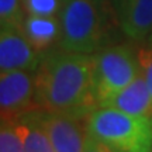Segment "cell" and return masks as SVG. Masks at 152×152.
<instances>
[{
    "instance_id": "cell-14",
    "label": "cell",
    "mask_w": 152,
    "mask_h": 152,
    "mask_svg": "<svg viewBox=\"0 0 152 152\" xmlns=\"http://www.w3.org/2000/svg\"><path fill=\"white\" fill-rule=\"evenodd\" d=\"M24 11L28 16L58 17L65 0H21Z\"/></svg>"
},
{
    "instance_id": "cell-1",
    "label": "cell",
    "mask_w": 152,
    "mask_h": 152,
    "mask_svg": "<svg viewBox=\"0 0 152 152\" xmlns=\"http://www.w3.org/2000/svg\"><path fill=\"white\" fill-rule=\"evenodd\" d=\"M35 106L47 113L89 117L97 102L93 93L92 55L51 49L35 71Z\"/></svg>"
},
{
    "instance_id": "cell-11",
    "label": "cell",
    "mask_w": 152,
    "mask_h": 152,
    "mask_svg": "<svg viewBox=\"0 0 152 152\" xmlns=\"http://www.w3.org/2000/svg\"><path fill=\"white\" fill-rule=\"evenodd\" d=\"M26 152H55L48 132L41 121V111L34 110L16 121Z\"/></svg>"
},
{
    "instance_id": "cell-4",
    "label": "cell",
    "mask_w": 152,
    "mask_h": 152,
    "mask_svg": "<svg viewBox=\"0 0 152 152\" xmlns=\"http://www.w3.org/2000/svg\"><path fill=\"white\" fill-rule=\"evenodd\" d=\"M93 93L99 107L110 100L141 75L134 42H117L92 55Z\"/></svg>"
},
{
    "instance_id": "cell-9",
    "label": "cell",
    "mask_w": 152,
    "mask_h": 152,
    "mask_svg": "<svg viewBox=\"0 0 152 152\" xmlns=\"http://www.w3.org/2000/svg\"><path fill=\"white\" fill-rule=\"evenodd\" d=\"M103 107H111L123 113L135 117H144L152 121V96L142 75L117 93Z\"/></svg>"
},
{
    "instance_id": "cell-5",
    "label": "cell",
    "mask_w": 152,
    "mask_h": 152,
    "mask_svg": "<svg viewBox=\"0 0 152 152\" xmlns=\"http://www.w3.org/2000/svg\"><path fill=\"white\" fill-rule=\"evenodd\" d=\"M37 110L35 72L11 71L0 75V114L1 121L16 123L24 114Z\"/></svg>"
},
{
    "instance_id": "cell-15",
    "label": "cell",
    "mask_w": 152,
    "mask_h": 152,
    "mask_svg": "<svg viewBox=\"0 0 152 152\" xmlns=\"http://www.w3.org/2000/svg\"><path fill=\"white\" fill-rule=\"evenodd\" d=\"M137 55L141 66V75L147 82V86L152 96V48L145 44H141L137 47Z\"/></svg>"
},
{
    "instance_id": "cell-6",
    "label": "cell",
    "mask_w": 152,
    "mask_h": 152,
    "mask_svg": "<svg viewBox=\"0 0 152 152\" xmlns=\"http://www.w3.org/2000/svg\"><path fill=\"white\" fill-rule=\"evenodd\" d=\"M41 121L55 152H83L89 137L87 117L41 111Z\"/></svg>"
},
{
    "instance_id": "cell-8",
    "label": "cell",
    "mask_w": 152,
    "mask_h": 152,
    "mask_svg": "<svg viewBox=\"0 0 152 152\" xmlns=\"http://www.w3.org/2000/svg\"><path fill=\"white\" fill-rule=\"evenodd\" d=\"M124 37L134 44H145L152 31V0H111Z\"/></svg>"
},
{
    "instance_id": "cell-12",
    "label": "cell",
    "mask_w": 152,
    "mask_h": 152,
    "mask_svg": "<svg viewBox=\"0 0 152 152\" xmlns=\"http://www.w3.org/2000/svg\"><path fill=\"white\" fill-rule=\"evenodd\" d=\"M26 11L21 0H0V24L1 27H23Z\"/></svg>"
},
{
    "instance_id": "cell-13",
    "label": "cell",
    "mask_w": 152,
    "mask_h": 152,
    "mask_svg": "<svg viewBox=\"0 0 152 152\" xmlns=\"http://www.w3.org/2000/svg\"><path fill=\"white\" fill-rule=\"evenodd\" d=\"M0 152H26V147L16 123L1 121L0 127Z\"/></svg>"
},
{
    "instance_id": "cell-7",
    "label": "cell",
    "mask_w": 152,
    "mask_h": 152,
    "mask_svg": "<svg viewBox=\"0 0 152 152\" xmlns=\"http://www.w3.org/2000/svg\"><path fill=\"white\" fill-rule=\"evenodd\" d=\"M42 59L27 39L23 28L1 27L0 31V71L35 72Z\"/></svg>"
},
{
    "instance_id": "cell-3",
    "label": "cell",
    "mask_w": 152,
    "mask_h": 152,
    "mask_svg": "<svg viewBox=\"0 0 152 152\" xmlns=\"http://www.w3.org/2000/svg\"><path fill=\"white\" fill-rule=\"evenodd\" d=\"M89 134L115 152H152V121L111 107H97L87 117Z\"/></svg>"
},
{
    "instance_id": "cell-10",
    "label": "cell",
    "mask_w": 152,
    "mask_h": 152,
    "mask_svg": "<svg viewBox=\"0 0 152 152\" xmlns=\"http://www.w3.org/2000/svg\"><path fill=\"white\" fill-rule=\"evenodd\" d=\"M23 31L30 44L39 54H45L59 42L61 21L58 17L26 16L23 21Z\"/></svg>"
},
{
    "instance_id": "cell-2",
    "label": "cell",
    "mask_w": 152,
    "mask_h": 152,
    "mask_svg": "<svg viewBox=\"0 0 152 152\" xmlns=\"http://www.w3.org/2000/svg\"><path fill=\"white\" fill-rule=\"evenodd\" d=\"M59 21L58 47L69 52L93 55L124 35L111 0H65Z\"/></svg>"
},
{
    "instance_id": "cell-16",
    "label": "cell",
    "mask_w": 152,
    "mask_h": 152,
    "mask_svg": "<svg viewBox=\"0 0 152 152\" xmlns=\"http://www.w3.org/2000/svg\"><path fill=\"white\" fill-rule=\"evenodd\" d=\"M83 152H115V151L113 148H110L109 145H106L104 142L99 141V140H96L94 137L89 134Z\"/></svg>"
},
{
    "instance_id": "cell-17",
    "label": "cell",
    "mask_w": 152,
    "mask_h": 152,
    "mask_svg": "<svg viewBox=\"0 0 152 152\" xmlns=\"http://www.w3.org/2000/svg\"><path fill=\"white\" fill-rule=\"evenodd\" d=\"M145 45H148L149 48H152V31H151V34H149V37L147 38V41H145Z\"/></svg>"
}]
</instances>
